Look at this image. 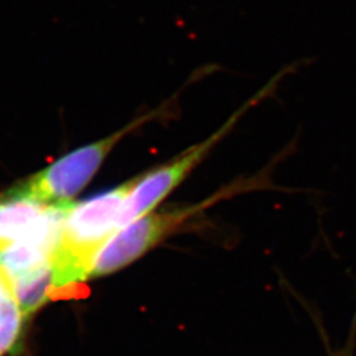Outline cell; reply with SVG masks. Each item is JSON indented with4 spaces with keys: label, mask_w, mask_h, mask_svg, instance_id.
I'll use <instances>...</instances> for the list:
<instances>
[{
    "label": "cell",
    "mask_w": 356,
    "mask_h": 356,
    "mask_svg": "<svg viewBox=\"0 0 356 356\" xmlns=\"http://www.w3.org/2000/svg\"><path fill=\"white\" fill-rule=\"evenodd\" d=\"M10 288L26 318L48 301L58 300L51 264L16 279Z\"/></svg>",
    "instance_id": "cell-4"
},
{
    "label": "cell",
    "mask_w": 356,
    "mask_h": 356,
    "mask_svg": "<svg viewBox=\"0 0 356 356\" xmlns=\"http://www.w3.org/2000/svg\"><path fill=\"white\" fill-rule=\"evenodd\" d=\"M6 289H11V288H10V285H8V282L6 281V279L0 275V292H3Z\"/></svg>",
    "instance_id": "cell-7"
},
{
    "label": "cell",
    "mask_w": 356,
    "mask_h": 356,
    "mask_svg": "<svg viewBox=\"0 0 356 356\" xmlns=\"http://www.w3.org/2000/svg\"><path fill=\"white\" fill-rule=\"evenodd\" d=\"M316 325L319 329L321 332V338L323 341V344L326 347V351H327V356H354L355 355L356 350V313L354 316V318L351 321V325H350V329H348V334H347V338L344 341V343L341 347H337V348H332L331 347L330 342H329V337L326 334V330L322 325V322L316 321Z\"/></svg>",
    "instance_id": "cell-6"
},
{
    "label": "cell",
    "mask_w": 356,
    "mask_h": 356,
    "mask_svg": "<svg viewBox=\"0 0 356 356\" xmlns=\"http://www.w3.org/2000/svg\"><path fill=\"white\" fill-rule=\"evenodd\" d=\"M164 108L143 115L110 136L65 154L3 194L17 201L54 209L73 204V198L88 186L115 147L143 124L164 114Z\"/></svg>",
    "instance_id": "cell-2"
},
{
    "label": "cell",
    "mask_w": 356,
    "mask_h": 356,
    "mask_svg": "<svg viewBox=\"0 0 356 356\" xmlns=\"http://www.w3.org/2000/svg\"><path fill=\"white\" fill-rule=\"evenodd\" d=\"M24 318L13 291L0 292V356L16 348Z\"/></svg>",
    "instance_id": "cell-5"
},
{
    "label": "cell",
    "mask_w": 356,
    "mask_h": 356,
    "mask_svg": "<svg viewBox=\"0 0 356 356\" xmlns=\"http://www.w3.org/2000/svg\"><path fill=\"white\" fill-rule=\"evenodd\" d=\"M204 204L181 209L151 211L118 229L111 239L97 254L91 277L116 272L152 250L169 234L181 227L189 218L195 216Z\"/></svg>",
    "instance_id": "cell-3"
},
{
    "label": "cell",
    "mask_w": 356,
    "mask_h": 356,
    "mask_svg": "<svg viewBox=\"0 0 356 356\" xmlns=\"http://www.w3.org/2000/svg\"><path fill=\"white\" fill-rule=\"evenodd\" d=\"M140 178L67 207L51 259L58 298L72 297L76 285L91 277L94 260L122 227L128 197Z\"/></svg>",
    "instance_id": "cell-1"
}]
</instances>
